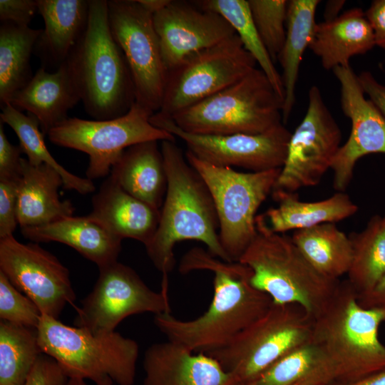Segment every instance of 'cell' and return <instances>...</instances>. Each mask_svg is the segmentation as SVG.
Here are the masks:
<instances>
[{"mask_svg": "<svg viewBox=\"0 0 385 385\" xmlns=\"http://www.w3.org/2000/svg\"><path fill=\"white\" fill-rule=\"evenodd\" d=\"M36 11L37 0H0L1 23L29 26Z\"/></svg>", "mask_w": 385, "mask_h": 385, "instance_id": "60d3db41", "label": "cell"}, {"mask_svg": "<svg viewBox=\"0 0 385 385\" xmlns=\"http://www.w3.org/2000/svg\"><path fill=\"white\" fill-rule=\"evenodd\" d=\"M319 0L288 1L286 37L277 61L281 74L284 97L282 108V123L288 120L295 103V90L300 63L305 50L309 48L317 23L316 11Z\"/></svg>", "mask_w": 385, "mask_h": 385, "instance_id": "83f0119b", "label": "cell"}, {"mask_svg": "<svg viewBox=\"0 0 385 385\" xmlns=\"http://www.w3.org/2000/svg\"><path fill=\"white\" fill-rule=\"evenodd\" d=\"M382 225L385 230V216L382 217Z\"/></svg>", "mask_w": 385, "mask_h": 385, "instance_id": "681fc988", "label": "cell"}, {"mask_svg": "<svg viewBox=\"0 0 385 385\" xmlns=\"http://www.w3.org/2000/svg\"><path fill=\"white\" fill-rule=\"evenodd\" d=\"M342 138L320 89L311 86L306 113L291 135L286 159L272 190L297 192L319 184L332 168Z\"/></svg>", "mask_w": 385, "mask_h": 385, "instance_id": "5bb4252c", "label": "cell"}, {"mask_svg": "<svg viewBox=\"0 0 385 385\" xmlns=\"http://www.w3.org/2000/svg\"><path fill=\"white\" fill-rule=\"evenodd\" d=\"M292 239L307 260L325 277L339 280L352 258L351 240L334 223L295 230Z\"/></svg>", "mask_w": 385, "mask_h": 385, "instance_id": "f546056e", "label": "cell"}, {"mask_svg": "<svg viewBox=\"0 0 385 385\" xmlns=\"http://www.w3.org/2000/svg\"><path fill=\"white\" fill-rule=\"evenodd\" d=\"M42 29L1 23L0 26L1 106L21 90L33 77L31 53Z\"/></svg>", "mask_w": 385, "mask_h": 385, "instance_id": "4dcf8cb0", "label": "cell"}, {"mask_svg": "<svg viewBox=\"0 0 385 385\" xmlns=\"http://www.w3.org/2000/svg\"><path fill=\"white\" fill-rule=\"evenodd\" d=\"M372 27L365 11L351 8L330 21L317 24L309 48L320 58L322 67L333 70L349 66V60L374 46Z\"/></svg>", "mask_w": 385, "mask_h": 385, "instance_id": "d4e9b609", "label": "cell"}, {"mask_svg": "<svg viewBox=\"0 0 385 385\" xmlns=\"http://www.w3.org/2000/svg\"><path fill=\"white\" fill-rule=\"evenodd\" d=\"M340 85L341 108L351 120L349 137L332 165L333 187L345 192L351 181L356 162L371 153L385 154V118L364 92L349 66L332 70Z\"/></svg>", "mask_w": 385, "mask_h": 385, "instance_id": "e0dca14e", "label": "cell"}, {"mask_svg": "<svg viewBox=\"0 0 385 385\" xmlns=\"http://www.w3.org/2000/svg\"><path fill=\"white\" fill-rule=\"evenodd\" d=\"M158 142L148 141L128 148L112 167L110 176L128 194L160 210L168 177Z\"/></svg>", "mask_w": 385, "mask_h": 385, "instance_id": "484cf974", "label": "cell"}, {"mask_svg": "<svg viewBox=\"0 0 385 385\" xmlns=\"http://www.w3.org/2000/svg\"><path fill=\"white\" fill-rule=\"evenodd\" d=\"M39 346L68 378L90 379L96 385H133L139 348L114 331L94 334L42 315L37 327Z\"/></svg>", "mask_w": 385, "mask_h": 385, "instance_id": "8992f818", "label": "cell"}, {"mask_svg": "<svg viewBox=\"0 0 385 385\" xmlns=\"http://www.w3.org/2000/svg\"><path fill=\"white\" fill-rule=\"evenodd\" d=\"M357 76L364 93L385 118V85L380 83L369 71H362Z\"/></svg>", "mask_w": 385, "mask_h": 385, "instance_id": "7bdbcfd3", "label": "cell"}, {"mask_svg": "<svg viewBox=\"0 0 385 385\" xmlns=\"http://www.w3.org/2000/svg\"><path fill=\"white\" fill-rule=\"evenodd\" d=\"M247 1L257 30L271 58L275 63L285 41L288 1Z\"/></svg>", "mask_w": 385, "mask_h": 385, "instance_id": "d590c367", "label": "cell"}, {"mask_svg": "<svg viewBox=\"0 0 385 385\" xmlns=\"http://www.w3.org/2000/svg\"><path fill=\"white\" fill-rule=\"evenodd\" d=\"M385 321V309L365 308L345 280L314 319L311 341L332 361L335 383L355 381L385 369V345L379 328ZM334 383V384H335Z\"/></svg>", "mask_w": 385, "mask_h": 385, "instance_id": "5b68a950", "label": "cell"}, {"mask_svg": "<svg viewBox=\"0 0 385 385\" xmlns=\"http://www.w3.org/2000/svg\"><path fill=\"white\" fill-rule=\"evenodd\" d=\"M0 120V179H19L21 176L22 150L8 140Z\"/></svg>", "mask_w": 385, "mask_h": 385, "instance_id": "ab89813d", "label": "cell"}, {"mask_svg": "<svg viewBox=\"0 0 385 385\" xmlns=\"http://www.w3.org/2000/svg\"><path fill=\"white\" fill-rule=\"evenodd\" d=\"M68 379L53 358L42 354L32 368L24 385H66Z\"/></svg>", "mask_w": 385, "mask_h": 385, "instance_id": "f35d334b", "label": "cell"}, {"mask_svg": "<svg viewBox=\"0 0 385 385\" xmlns=\"http://www.w3.org/2000/svg\"><path fill=\"white\" fill-rule=\"evenodd\" d=\"M80 101L79 88L67 59L52 72L41 66L8 103L34 115L45 135L66 120L68 111Z\"/></svg>", "mask_w": 385, "mask_h": 385, "instance_id": "ffe728a7", "label": "cell"}, {"mask_svg": "<svg viewBox=\"0 0 385 385\" xmlns=\"http://www.w3.org/2000/svg\"><path fill=\"white\" fill-rule=\"evenodd\" d=\"M22 235L34 242L66 245L95 263L98 269L118 261L122 240L88 215L69 216L38 227H21Z\"/></svg>", "mask_w": 385, "mask_h": 385, "instance_id": "cb8c5ba5", "label": "cell"}, {"mask_svg": "<svg viewBox=\"0 0 385 385\" xmlns=\"http://www.w3.org/2000/svg\"><path fill=\"white\" fill-rule=\"evenodd\" d=\"M283 100L261 69L170 118L200 135L258 134L282 123Z\"/></svg>", "mask_w": 385, "mask_h": 385, "instance_id": "52a82bcc", "label": "cell"}, {"mask_svg": "<svg viewBox=\"0 0 385 385\" xmlns=\"http://www.w3.org/2000/svg\"><path fill=\"white\" fill-rule=\"evenodd\" d=\"M44 21L34 50L46 70L58 69L71 56L87 27L89 1L37 0Z\"/></svg>", "mask_w": 385, "mask_h": 385, "instance_id": "7402d4cb", "label": "cell"}, {"mask_svg": "<svg viewBox=\"0 0 385 385\" xmlns=\"http://www.w3.org/2000/svg\"><path fill=\"white\" fill-rule=\"evenodd\" d=\"M63 180L54 168L46 164L33 165L21 162L18 183L17 221L20 227H38L73 216L70 200H61L58 189Z\"/></svg>", "mask_w": 385, "mask_h": 385, "instance_id": "603a6c76", "label": "cell"}, {"mask_svg": "<svg viewBox=\"0 0 385 385\" xmlns=\"http://www.w3.org/2000/svg\"><path fill=\"white\" fill-rule=\"evenodd\" d=\"M42 315L38 306L0 271V320L37 329Z\"/></svg>", "mask_w": 385, "mask_h": 385, "instance_id": "8d00e7d4", "label": "cell"}, {"mask_svg": "<svg viewBox=\"0 0 385 385\" xmlns=\"http://www.w3.org/2000/svg\"><path fill=\"white\" fill-rule=\"evenodd\" d=\"M0 120L9 125L16 133L22 153L27 156L30 164H46L54 168L61 175L66 189L76 190L82 195L96 190L91 180L70 173L51 155L45 144L40 123L34 115L29 113L26 115L11 103H6L1 105Z\"/></svg>", "mask_w": 385, "mask_h": 385, "instance_id": "d6a6232c", "label": "cell"}, {"mask_svg": "<svg viewBox=\"0 0 385 385\" xmlns=\"http://www.w3.org/2000/svg\"><path fill=\"white\" fill-rule=\"evenodd\" d=\"M66 385H87L84 379L81 378H69Z\"/></svg>", "mask_w": 385, "mask_h": 385, "instance_id": "c3c4849f", "label": "cell"}, {"mask_svg": "<svg viewBox=\"0 0 385 385\" xmlns=\"http://www.w3.org/2000/svg\"><path fill=\"white\" fill-rule=\"evenodd\" d=\"M256 65L236 34L192 53L168 71L157 113L172 117L240 81Z\"/></svg>", "mask_w": 385, "mask_h": 385, "instance_id": "8fae6325", "label": "cell"}, {"mask_svg": "<svg viewBox=\"0 0 385 385\" xmlns=\"http://www.w3.org/2000/svg\"><path fill=\"white\" fill-rule=\"evenodd\" d=\"M68 60L94 120L120 117L135 103L128 66L110 29L108 1L89 0L86 29Z\"/></svg>", "mask_w": 385, "mask_h": 385, "instance_id": "277c9868", "label": "cell"}, {"mask_svg": "<svg viewBox=\"0 0 385 385\" xmlns=\"http://www.w3.org/2000/svg\"><path fill=\"white\" fill-rule=\"evenodd\" d=\"M138 1L145 9L154 14L163 9L170 0H138Z\"/></svg>", "mask_w": 385, "mask_h": 385, "instance_id": "7dc6e473", "label": "cell"}, {"mask_svg": "<svg viewBox=\"0 0 385 385\" xmlns=\"http://www.w3.org/2000/svg\"><path fill=\"white\" fill-rule=\"evenodd\" d=\"M145 312H171L168 284L162 283L160 292H155L133 269L117 261L99 268L98 279L81 302L74 324L94 334H107L127 317Z\"/></svg>", "mask_w": 385, "mask_h": 385, "instance_id": "4fadbf2b", "label": "cell"}, {"mask_svg": "<svg viewBox=\"0 0 385 385\" xmlns=\"http://www.w3.org/2000/svg\"><path fill=\"white\" fill-rule=\"evenodd\" d=\"M344 0H330L326 3L324 11V21H330L337 18L345 4Z\"/></svg>", "mask_w": 385, "mask_h": 385, "instance_id": "bcb514c9", "label": "cell"}, {"mask_svg": "<svg viewBox=\"0 0 385 385\" xmlns=\"http://www.w3.org/2000/svg\"><path fill=\"white\" fill-rule=\"evenodd\" d=\"M0 271L43 315L58 319L76 299L68 270L37 242L24 244L14 235L0 238Z\"/></svg>", "mask_w": 385, "mask_h": 385, "instance_id": "2e32d148", "label": "cell"}, {"mask_svg": "<svg viewBox=\"0 0 385 385\" xmlns=\"http://www.w3.org/2000/svg\"><path fill=\"white\" fill-rule=\"evenodd\" d=\"M239 385H248V384H239Z\"/></svg>", "mask_w": 385, "mask_h": 385, "instance_id": "f907efd6", "label": "cell"}, {"mask_svg": "<svg viewBox=\"0 0 385 385\" xmlns=\"http://www.w3.org/2000/svg\"><path fill=\"white\" fill-rule=\"evenodd\" d=\"M19 179H0V238L13 235L18 224Z\"/></svg>", "mask_w": 385, "mask_h": 385, "instance_id": "74e56055", "label": "cell"}, {"mask_svg": "<svg viewBox=\"0 0 385 385\" xmlns=\"http://www.w3.org/2000/svg\"><path fill=\"white\" fill-rule=\"evenodd\" d=\"M185 157L212 195L224 251L231 262H238L256 235V212L272 193L281 168L240 172L204 162L188 151Z\"/></svg>", "mask_w": 385, "mask_h": 385, "instance_id": "ba28073f", "label": "cell"}, {"mask_svg": "<svg viewBox=\"0 0 385 385\" xmlns=\"http://www.w3.org/2000/svg\"><path fill=\"white\" fill-rule=\"evenodd\" d=\"M153 17L168 72L192 53L236 34L220 14L194 3L170 0Z\"/></svg>", "mask_w": 385, "mask_h": 385, "instance_id": "ac0fdd59", "label": "cell"}, {"mask_svg": "<svg viewBox=\"0 0 385 385\" xmlns=\"http://www.w3.org/2000/svg\"><path fill=\"white\" fill-rule=\"evenodd\" d=\"M277 207L265 214L269 227L277 233L303 230L323 223H335L354 215L357 205L345 192H337L327 199L304 202L297 192L272 190Z\"/></svg>", "mask_w": 385, "mask_h": 385, "instance_id": "4316f807", "label": "cell"}, {"mask_svg": "<svg viewBox=\"0 0 385 385\" xmlns=\"http://www.w3.org/2000/svg\"><path fill=\"white\" fill-rule=\"evenodd\" d=\"M199 8L216 12L232 26L245 49L252 55L284 102L281 74L267 51L252 20L246 0H200L192 1Z\"/></svg>", "mask_w": 385, "mask_h": 385, "instance_id": "836d02e7", "label": "cell"}, {"mask_svg": "<svg viewBox=\"0 0 385 385\" xmlns=\"http://www.w3.org/2000/svg\"><path fill=\"white\" fill-rule=\"evenodd\" d=\"M349 237L352 258L346 281L359 297L370 293L385 276V230L382 217L374 215L364 230L351 232Z\"/></svg>", "mask_w": 385, "mask_h": 385, "instance_id": "1f68e13d", "label": "cell"}, {"mask_svg": "<svg viewBox=\"0 0 385 385\" xmlns=\"http://www.w3.org/2000/svg\"><path fill=\"white\" fill-rule=\"evenodd\" d=\"M152 115L135 103L125 115L113 119L68 118L47 135L58 146L86 153L89 160L86 175L92 180L110 175L125 150L133 145L152 140L175 141V136L150 123Z\"/></svg>", "mask_w": 385, "mask_h": 385, "instance_id": "30bf717a", "label": "cell"}, {"mask_svg": "<svg viewBox=\"0 0 385 385\" xmlns=\"http://www.w3.org/2000/svg\"><path fill=\"white\" fill-rule=\"evenodd\" d=\"M88 216L120 239L145 246L157 230L160 210L128 194L109 175L93 195Z\"/></svg>", "mask_w": 385, "mask_h": 385, "instance_id": "44dd1931", "label": "cell"}, {"mask_svg": "<svg viewBox=\"0 0 385 385\" xmlns=\"http://www.w3.org/2000/svg\"><path fill=\"white\" fill-rule=\"evenodd\" d=\"M255 225L256 235L238 260L250 269L252 285L274 304L298 305L314 319L340 281L318 272L292 237L270 229L264 214L257 215Z\"/></svg>", "mask_w": 385, "mask_h": 385, "instance_id": "3957f363", "label": "cell"}, {"mask_svg": "<svg viewBox=\"0 0 385 385\" xmlns=\"http://www.w3.org/2000/svg\"><path fill=\"white\" fill-rule=\"evenodd\" d=\"M358 299L360 304L365 308L385 309V276L370 293L359 297Z\"/></svg>", "mask_w": 385, "mask_h": 385, "instance_id": "ee69618b", "label": "cell"}, {"mask_svg": "<svg viewBox=\"0 0 385 385\" xmlns=\"http://www.w3.org/2000/svg\"><path fill=\"white\" fill-rule=\"evenodd\" d=\"M143 369V385H237L213 357L168 340L146 349Z\"/></svg>", "mask_w": 385, "mask_h": 385, "instance_id": "d6986e66", "label": "cell"}, {"mask_svg": "<svg viewBox=\"0 0 385 385\" xmlns=\"http://www.w3.org/2000/svg\"><path fill=\"white\" fill-rule=\"evenodd\" d=\"M168 177L157 230L145 246L154 266L168 279L175 265V245L192 240L204 243L213 256L232 262L219 238V220L212 195L201 176L175 141L161 142Z\"/></svg>", "mask_w": 385, "mask_h": 385, "instance_id": "7a4b0ae2", "label": "cell"}, {"mask_svg": "<svg viewBox=\"0 0 385 385\" xmlns=\"http://www.w3.org/2000/svg\"><path fill=\"white\" fill-rule=\"evenodd\" d=\"M155 127L181 139L199 160L220 167H239L250 172L282 168L292 133L280 123L258 134L200 135L188 133L168 117L154 113Z\"/></svg>", "mask_w": 385, "mask_h": 385, "instance_id": "9a60e30c", "label": "cell"}, {"mask_svg": "<svg viewBox=\"0 0 385 385\" xmlns=\"http://www.w3.org/2000/svg\"><path fill=\"white\" fill-rule=\"evenodd\" d=\"M314 319L296 304H272L224 347L206 354L235 378L255 379L274 362L312 339Z\"/></svg>", "mask_w": 385, "mask_h": 385, "instance_id": "9c48e42d", "label": "cell"}, {"mask_svg": "<svg viewBox=\"0 0 385 385\" xmlns=\"http://www.w3.org/2000/svg\"><path fill=\"white\" fill-rule=\"evenodd\" d=\"M108 6L110 29L128 66L135 103L153 115L160 108L168 76L153 14L138 0H111Z\"/></svg>", "mask_w": 385, "mask_h": 385, "instance_id": "7c38bea8", "label": "cell"}, {"mask_svg": "<svg viewBox=\"0 0 385 385\" xmlns=\"http://www.w3.org/2000/svg\"><path fill=\"white\" fill-rule=\"evenodd\" d=\"M332 385H385V369L355 381L335 383Z\"/></svg>", "mask_w": 385, "mask_h": 385, "instance_id": "f6af8a7d", "label": "cell"}, {"mask_svg": "<svg viewBox=\"0 0 385 385\" xmlns=\"http://www.w3.org/2000/svg\"><path fill=\"white\" fill-rule=\"evenodd\" d=\"M42 354L36 329L0 320V385H24Z\"/></svg>", "mask_w": 385, "mask_h": 385, "instance_id": "e575fe53", "label": "cell"}, {"mask_svg": "<svg viewBox=\"0 0 385 385\" xmlns=\"http://www.w3.org/2000/svg\"><path fill=\"white\" fill-rule=\"evenodd\" d=\"M375 38L376 46L385 50V0H374L365 11Z\"/></svg>", "mask_w": 385, "mask_h": 385, "instance_id": "b9f144b4", "label": "cell"}, {"mask_svg": "<svg viewBox=\"0 0 385 385\" xmlns=\"http://www.w3.org/2000/svg\"><path fill=\"white\" fill-rule=\"evenodd\" d=\"M199 270L214 273L213 297L207 310L192 320L178 319L171 312L156 314L154 322L168 341L195 353L209 354L231 342L273 302L252 285L250 269L239 262L220 260L195 247L183 256L179 271L186 274Z\"/></svg>", "mask_w": 385, "mask_h": 385, "instance_id": "6da1fadb", "label": "cell"}, {"mask_svg": "<svg viewBox=\"0 0 385 385\" xmlns=\"http://www.w3.org/2000/svg\"><path fill=\"white\" fill-rule=\"evenodd\" d=\"M334 366L317 344L310 341L283 356L248 385H332Z\"/></svg>", "mask_w": 385, "mask_h": 385, "instance_id": "f1b7e54d", "label": "cell"}]
</instances>
